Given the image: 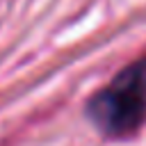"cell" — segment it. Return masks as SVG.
Wrapping results in <instances>:
<instances>
[{
	"label": "cell",
	"mask_w": 146,
	"mask_h": 146,
	"mask_svg": "<svg viewBox=\"0 0 146 146\" xmlns=\"http://www.w3.org/2000/svg\"><path fill=\"white\" fill-rule=\"evenodd\" d=\"M89 119L107 137H128L146 119V57L119 71L87 105Z\"/></svg>",
	"instance_id": "cell-1"
}]
</instances>
